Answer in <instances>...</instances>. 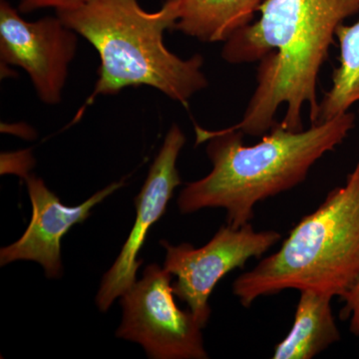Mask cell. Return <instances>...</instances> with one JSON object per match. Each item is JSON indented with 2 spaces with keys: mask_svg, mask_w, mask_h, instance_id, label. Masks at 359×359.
<instances>
[{
  "mask_svg": "<svg viewBox=\"0 0 359 359\" xmlns=\"http://www.w3.org/2000/svg\"><path fill=\"white\" fill-rule=\"evenodd\" d=\"M259 20L224 43L222 57L231 65L257 62V86L242 120L229 127L263 137L276 124L304 130L309 108L311 125L318 118V82L337 27L359 13V0H264Z\"/></svg>",
  "mask_w": 359,
  "mask_h": 359,
  "instance_id": "cell-1",
  "label": "cell"
},
{
  "mask_svg": "<svg viewBox=\"0 0 359 359\" xmlns=\"http://www.w3.org/2000/svg\"><path fill=\"white\" fill-rule=\"evenodd\" d=\"M355 116L344 113L327 121L290 131L276 123L255 145L243 142L238 130H205L195 126L196 143L208 142L212 171L187 184L178 198L182 214L222 208L226 224L245 226L259 202L294 189L306 179L311 167L334 150L354 127Z\"/></svg>",
  "mask_w": 359,
  "mask_h": 359,
  "instance_id": "cell-2",
  "label": "cell"
},
{
  "mask_svg": "<svg viewBox=\"0 0 359 359\" xmlns=\"http://www.w3.org/2000/svg\"><path fill=\"white\" fill-rule=\"evenodd\" d=\"M180 14L179 0H166L153 13L142 8L138 0H84L56 11L100 57L95 88L75 120L97 96L115 95L127 87H153L183 105L207 88L203 56L183 59L165 45V32L174 30Z\"/></svg>",
  "mask_w": 359,
  "mask_h": 359,
  "instance_id": "cell-3",
  "label": "cell"
},
{
  "mask_svg": "<svg viewBox=\"0 0 359 359\" xmlns=\"http://www.w3.org/2000/svg\"><path fill=\"white\" fill-rule=\"evenodd\" d=\"M358 278L359 162L344 185L299 222L278 252L238 276L233 292L245 308L287 290L340 299Z\"/></svg>",
  "mask_w": 359,
  "mask_h": 359,
  "instance_id": "cell-4",
  "label": "cell"
},
{
  "mask_svg": "<svg viewBox=\"0 0 359 359\" xmlns=\"http://www.w3.org/2000/svg\"><path fill=\"white\" fill-rule=\"evenodd\" d=\"M171 273L150 264L143 278L121 297L119 339L141 344L154 359H207L202 327L174 299Z\"/></svg>",
  "mask_w": 359,
  "mask_h": 359,
  "instance_id": "cell-5",
  "label": "cell"
},
{
  "mask_svg": "<svg viewBox=\"0 0 359 359\" xmlns=\"http://www.w3.org/2000/svg\"><path fill=\"white\" fill-rule=\"evenodd\" d=\"M282 238L278 231L255 230L252 224L221 226L204 247L161 244L166 249L164 269L177 280L174 294L186 302L194 318L204 328L211 316L209 299L219 280L236 269H244L250 259L264 256Z\"/></svg>",
  "mask_w": 359,
  "mask_h": 359,
  "instance_id": "cell-6",
  "label": "cell"
},
{
  "mask_svg": "<svg viewBox=\"0 0 359 359\" xmlns=\"http://www.w3.org/2000/svg\"><path fill=\"white\" fill-rule=\"evenodd\" d=\"M77 35L57 15L30 22L7 0L0 1L1 66L25 69L40 100L48 105H56L62 98L77 51Z\"/></svg>",
  "mask_w": 359,
  "mask_h": 359,
  "instance_id": "cell-7",
  "label": "cell"
},
{
  "mask_svg": "<svg viewBox=\"0 0 359 359\" xmlns=\"http://www.w3.org/2000/svg\"><path fill=\"white\" fill-rule=\"evenodd\" d=\"M185 143V134L178 125H172L150 168L145 184L135 200L137 216L131 233L115 263L103 276L96 297L97 306L101 311H107L117 297H122L136 283L137 271L142 264L137 257L148 231L165 214L175 189L182 184L177 160Z\"/></svg>",
  "mask_w": 359,
  "mask_h": 359,
  "instance_id": "cell-8",
  "label": "cell"
},
{
  "mask_svg": "<svg viewBox=\"0 0 359 359\" xmlns=\"http://www.w3.org/2000/svg\"><path fill=\"white\" fill-rule=\"evenodd\" d=\"M32 205V218L22 237L0 250L1 266L15 261H33L43 266L45 275L57 278L62 275L61 240L74 224L83 223L90 212L108 196L125 185L111 184L76 207H68L51 192L41 179L26 175Z\"/></svg>",
  "mask_w": 359,
  "mask_h": 359,
  "instance_id": "cell-9",
  "label": "cell"
},
{
  "mask_svg": "<svg viewBox=\"0 0 359 359\" xmlns=\"http://www.w3.org/2000/svg\"><path fill=\"white\" fill-rule=\"evenodd\" d=\"M332 299L314 290H301L292 327L287 337L276 344L271 358L311 359L339 341Z\"/></svg>",
  "mask_w": 359,
  "mask_h": 359,
  "instance_id": "cell-10",
  "label": "cell"
},
{
  "mask_svg": "<svg viewBox=\"0 0 359 359\" xmlns=\"http://www.w3.org/2000/svg\"><path fill=\"white\" fill-rule=\"evenodd\" d=\"M264 0H179L174 30L205 43L226 42L250 25Z\"/></svg>",
  "mask_w": 359,
  "mask_h": 359,
  "instance_id": "cell-11",
  "label": "cell"
},
{
  "mask_svg": "<svg viewBox=\"0 0 359 359\" xmlns=\"http://www.w3.org/2000/svg\"><path fill=\"white\" fill-rule=\"evenodd\" d=\"M335 37L339 43V65L332 74V86L318 104L314 124L344 114L359 103V20L353 25H340Z\"/></svg>",
  "mask_w": 359,
  "mask_h": 359,
  "instance_id": "cell-12",
  "label": "cell"
},
{
  "mask_svg": "<svg viewBox=\"0 0 359 359\" xmlns=\"http://www.w3.org/2000/svg\"><path fill=\"white\" fill-rule=\"evenodd\" d=\"M340 299L344 302L341 316L348 323L349 330L359 341V278Z\"/></svg>",
  "mask_w": 359,
  "mask_h": 359,
  "instance_id": "cell-13",
  "label": "cell"
},
{
  "mask_svg": "<svg viewBox=\"0 0 359 359\" xmlns=\"http://www.w3.org/2000/svg\"><path fill=\"white\" fill-rule=\"evenodd\" d=\"M84 0H20L18 11L20 13H30L42 8H54L55 11L73 8Z\"/></svg>",
  "mask_w": 359,
  "mask_h": 359,
  "instance_id": "cell-14",
  "label": "cell"
}]
</instances>
